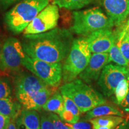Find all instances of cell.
Returning <instances> with one entry per match:
<instances>
[{
    "label": "cell",
    "mask_w": 129,
    "mask_h": 129,
    "mask_svg": "<svg viewBox=\"0 0 129 129\" xmlns=\"http://www.w3.org/2000/svg\"><path fill=\"white\" fill-rule=\"evenodd\" d=\"M73 41L70 30L55 28L43 33L25 35L22 44L30 57L59 63L68 55Z\"/></svg>",
    "instance_id": "1"
},
{
    "label": "cell",
    "mask_w": 129,
    "mask_h": 129,
    "mask_svg": "<svg viewBox=\"0 0 129 129\" xmlns=\"http://www.w3.org/2000/svg\"><path fill=\"white\" fill-rule=\"evenodd\" d=\"M48 3L49 0H21L5 15L8 28L14 34L23 31Z\"/></svg>",
    "instance_id": "2"
},
{
    "label": "cell",
    "mask_w": 129,
    "mask_h": 129,
    "mask_svg": "<svg viewBox=\"0 0 129 129\" xmlns=\"http://www.w3.org/2000/svg\"><path fill=\"white\" fill-rule=\"evenodd\" d=\"M60 90L62 95L68 97L74 102L81 113L88 112L106 102V99L101 93L80 79H75L64 84Z\"/></svg>",
    "instance_id": "3"
},
{
    "label": "cell",
    "mask_w": 129,
    "mask_h": 129,
    "mask_svg": "<svg viewBox=\"0 0 129 129\" xmlns=\"http://www.w3.org/2000/svg\"><path fill=\"white\" fill-rule=\"evenodd\" d=\"M73 20L71 31L85 37L96 30L111 29L114 26L112 20L98 7L75 11L73 12Z\"/></svg>",
    "instance_id": "4"
},
{
    "label": "cell",
    "mask_w": 129,
    "mask_h": 129,
    "mask_svg": "<svg viewBox=\"0 0 129 129\" xmlns=\"http://www.w3.org/2000/svg\"><path fill=\"white\" fill-rule=\"evenodd\" d=\"M91 53L86 37L74 40L62 67V77L66 83L75 80L84 70L89 63Z\"/></svg>",
    "instance_id": "5"
},
{
    "label": "cell",
    "mask_w": 129,
    "mask_h": 129,
    "mask_svg": "<svg viewBox=\"0 0 129 129\" xmlns=\"http://www.w3.org/2000/svg\"><path fill=\"white\" fill-rule=\"evenodd\" d=\"M23 66L47 85L57 87L60 84L62 78V67L60 62H47L31 58L26 54Z\"/></svg>",
    "instance_id": "6"
},
{
    "label": "cell",
    "mask_w": 129,
    "mask_h": 129,
    "mask_svg": "<svg viewBox=\"0 0 129 129\" xmlns=\"http://www.w3.org/2000/svg\"><path fill=\"white\" fill-rule=\"evenodd\" d=\"M22 43L15 38H8L0 52V65L3 70L17 71L23 66L26 56Z\"/></svg>",
    "instance_id": "7"
},
{
    "label": "cell",
    "mask_w": 129,
    "mask_h": 129,
    "mask_svg": "<svg viewBox=\"0 0 129 129\" xmlns=\"http://www.w3.org/2000/svg\"><path fill=\"white\" fill-rule=\"evenodd\" d=\"M57 5L48 4L38 14L24 30V34H37L47 32L57 26L59 20Z\"/></svg>",
    "instance_id": "8"
},
{
    "label": "cell",
    "mask_w": 129,
    "mask_h": 129,
    "mask_svg": "<svg viewBox=\"0 0 129 129\" xmlns=\"http://www.w3.org/2000/svg\"><path fill=\"white\" fill-rule=\"evenodd\" d=\"M129 67L106 64L100 75L98 84L105 96L109 97L114 93L118 83L123 79L127 78Z\"/></svg>",
    "instance_id": "9"
},
{
    "label": "cell",
    "mask_w": 129,
    "mask_h": 129,
    "mask_svg": "<svg viewBox=\"0 0 129 129\" xmlns=\"http://www.w3.org/2000/svg\"><path fill=\"white\" fill-rule=\"evenodd\" d=\"M47 85L37 76L25 74L17 78L16 81V96L21 104Z\"/></svg>",
    "instance_id": "10"
},
{
    "label": "cell",
    "mask_w": 129,
    "mask_h": 129,
    "mask_svg": "<svg viewBox=\"0 0 129 129\" xmlns=\"http://www.w3.org/2000/svg\"><path fill=\"white\" fill-rule=\"evenodd\" d=\"M91 52L108 53L115 43L116 35L111 29H102L94 31L86 37Z\"/></svg>",
    "instance_id": "11"
},
{
    "label": "cell",
    "mask_w": 129,
    "mask_h": 129,
    "mask_svg": "<svg viewBox=\"0 0 129 129\" xmlns=\"http://www.w3.org/2000/svg\"><path fill=\"white\" fill-rule=\"evenodd\" d=\"M106 14L114 23L120 26L129 16V0H99Z\"/></svg>",
    "instance_id": "12"
},
{
    "label": "cell",
    "mask_w": 129,
    "mask_h": 129,
    "mask_svg": "<svg viewBox=\"0 0 129 129\" xmlns=\"http://www.w3.org/2000/svg\"><path fill=\"white\" fill-rule=\"evenodd\" d=\"M109 63V54L108 53H93L88 65L79 76L87 83L97 81L103 68Z\"/></svg>",
    "instance_id": "13"
},
{
    "label": "cell",
    "mask_w": 129,
    "mask_h": 129,
    "mask_svg": "<svg viewBox=\"0 0 129 129\" xmlns=\"http://www.w3.org/2000/svg\"><path fill=\"white\" fill-rule=\"evenodd\" d=\"M18 129H40V118L35 110L24 108L17 117Z\"/></svg>",
    "instance_id": "14"
},
{
    "label": "cell",
    "mask_w": 129,
    "mask_h": 129,
    "mask_svg": "<svg viewBox=\"0 0 129 129\" xmlns=\"http://www.w3.org/2000/svg\"><path fill=\"white\" fill-rule=\"evenodd\" d=\"M50 91L47 87L40 90L22 104L24 108L30 110H38L43 108L50 96Z\"/></svg>",
    "instance_id": "15"
},
{
    "label": "cell",
    "mask_w": 129,
    "mask_h": 129,
    "mask_svg": "<svg viewBox=\"0 0 129 129\" xmlns=\"http://www.w3.org/2000/svg\"><path fill=\"white\" fill-rule=\"evenodd\" d=\"M106 115H118L122 117H125V114L123 112L121 111L118 108L104 104L96 106L87 112L85 119L90 121L94 118Z\"/></svg>",
    "instance_id": "16"
},
{
    "label": "cell",
    "mask_w": 129,
    "mask_h": 129,
    "mask_svg": "<svg viewBox=\"0 0 129 129\" xmlns=\"http://www.w3.org/2000/svg\"><path fill=\"white\" fill-rule=\"evenodd\" d=\"M20 105L13 101L12 98L0 99V114L14 121L20 114Z\"/></svg>",
    "instance_id": "17"
},
{
    "label": "cell",
    "mask_w": 129,
    "mask_h": 129,
    "mask_svg": "<svg viewBox=\"0 0 129 129\" xmlns=\"http://www.w3.org/2000/svg\"><path fill=\"white\" fill-rule=\"evenodd\" d=\"M115 43L120 48L121 52L129 63V35L127 32L125 24L121 28V30L115 33Z\"/></svg>",
    "instance_id": "18"
},
{
    "label": "cell",
    "mask_w": 129,
    "mask_h": 129,
    "mask_svg": "<svg viewBox=\"0 0 129 129\" xmlns=\"http://www.w3.org/2000/svg\"><path fill=\"white\" fill-rule=\"evenodd\" d=\"M43 108L48 112H54L59 115L64 108L63 96L59 93H55L48 98L43 106Z\"/></svg>",
    "instance_id": "19"
},
{
    "label": "cell",
    "mask_w": 129,
    "mask_h": 129,
    "mask_svg": "<svg viewBox=\"0 0 129 129\" xmlns=\"http://www.w3.org/2000/svg\"><path fill=\"white\" fill-rule=\"evenodd\" d=\"M125 120L124 117L118 115H106L96 117L90 120L92 125L111 127L115 128Z\"/></svg>",
    "instance_id": "20"
},
{
    "label": "cell",
    "mask_w": 129,
    "mask_h": 129,
    "mask_svg": "<svg viewBox=\"0 0 129 129\" xmlns=\"http://www.w3.org/2000/svg\"><path fill=\"white\" fill-rule=\"evenodd\" d=\"M95 0H53V4L59 7L69 10H79L85 7Z\"/></svg>",
    "instance_id": "21"
},
{
    "label": "cell",
    "mask_w": 129,
    "mask_h": 129,
    "mask_svg": "<svg viewBox=\"0 0 129 129\" xmlns=\"http://www.w3.org/2000/svg\"><path fill=\"white\" fill-rule=\"evenodd\" d=\"M109 62L112 61L120 66L129 67V63L122 55L116 43L113 45L109 51Z\"/></svg>",
    "instance_id": "22"
},
{
    "label": "cell",
    "mask_w": 129,
    "mask_h": 129,
    "mask_svg": "<svg viewBox=\"0 0 129 129\" xmlns=\"http://www.w3.org/2000/svg\"><path fill=\"white\" fill-rule=\"evenodd\" d=\"M128 92V85L127 78L123 79L118 83L115 89L114 93L115 96V102L118 105H120L125 99Z\"/></svg>",
    "instance_id": "23"
},
{
    "label": "cell",
    "mask_w": 129,
    "mask_h": 129,
    "mask_svg": "<svg viewBox=\"0 0 129 129\" xmlns=\"http://www.w3.org/2000/svg\"><path fill=\"white\" fill-rule=\"evenodd\" d=\"M63 98L64 102V109L68 111L69 112H72L74 115L77 117L80 118V111L77 105L74 103V102L69 98L68 97L62 95Z\"/></svg>",
    "instance_id": "24"
},
{
    "label": "cell",
    "mask_w": 129,
    "mask_h": 129,
    "mask_svg": "<svg viewBox=\"0 0 129 129\" xmlns=\"http://www.w3.org/2000/svg\"><path fill=\"white\" fill-rule=\"evenodd\" d=\"M11 87L7 81L0 79V99L7 98L10 96Z\"/></svg>",
    "instance_id": "25"
},
{
    "label": "cell",
    "mask_w": 129,
    "mask_h": 129,
    "mask_svg": "<svg viewBox=\"0 0 129 129\" xmlns=\"http://www.w3.org/2000/svg\"><path fill=\"white\" fill-rule=\"evenodd\" d=\"M48 116L52 121L55 129H71L67 124H64L61 120L60 118L58 117L56 114L50 113L48 114Z\"/></svg>",
    "instance_id": "26"
},
{
    "label": "cell",
    "mask_w": 129,
    "mask_h": 129,
    "mask_svg": "<svg viewBox=\"0 0 129 129\" xmlns=\"http://www.w3.org/2000/svg\"><path fill=\"white\" fill-rule=\"evenodd\" d=\"M40 129H55L48 116L43 115L40 119Z\"/></svg>",
    "instance_id": "27"
},
{
    "label": "cell",
    "mask_w": 129,
    "mask_h": 129,
    "mask_svg": "<svg viewBox=\"0 0 129 129\" xmlns=\"http://www.w3.org/2000/svg\"><path fill=\"white\" fill-rule=\"evenodd\" d=\"M67 125H68L70 128L74 129H91V124L84 121H78L72 124H67Z\"/></svg>",
    "instance_id": "28"
},
{
    "label": "cell",
    "mask_w": 129,
    "mask_h": 129,
    "mask_svg": "<svg viewBox=\"0 0 129 129\" xmlns=\"http://www.w3.org/2000/svg\"><path fill=\"white\" fill-rule=\"evenodd\" d=\"M10 121V118L0 114V129H7Z\"/></svg>",
    "instance_id": "29"
},
{
    "label": "cell",
    "mask_w": 129,
    "mask_h": 129,
    "mask_svg": "<svg viewBox=\"0 0 129 129\" xmlns=\"http://www.w3.org/2000/svg\"><path fill=\"white\" fill-rule=\"evenodd\" d=\"M119 105H120L121 108L122 110L125 112H128L129 114V90L125 99L122 101V102Z\"/></svg>",
    "instance_id": "30"
},
{
    "label": "cell",
    "mask_w": 129,
    "mask_h": 129,
    "mask_svg": "<svg viewBox=\"0 0 129 129\" xmlns=\"http://www.w3.org/2000/svg\"><path fill=\"white\" fill-rule=\"evenodd\" d=\"M21 0H0V3L4 8H8Z\"/></svg>",
    "instance_id": "31"
},
{
    "label": "cell",
    "mask_w": 129,
    "mask_h": 129,
    "mask_svg": "<svg viewBox=\"0 0 129 129\" xmlns=\"http://www.w3.org/2000/svg\"><path fill=\"white\" fill-rule=\"evenodd\" d=\"M114 129H129V117L125 118L124 121Z\"/></svg>",
    "instance_id": "32"
},
{
    "label": "cell",
    "mask_w": 129,
    "mask_h": 129,
    "mask_svg": "<svg viewBox=\"0 0 129 129\" xmlns=\"http://www.w3.org/2000/svg\"><path fill=\"white\" fill-rule=\"evenodd\" d=\"M93 129H114V128L111 127H107V126H101V125H92Z\"/></svg>",
    "instance_id": "33"
},
{
    "label": "cell",
    "mask_w": 129,
    "mask_h": 129,
    "mask_svg": "<svg viewBox=\"0 0 129 129\" xmlns=\"http://www.w3.org/2000/svg\"><path fill=\"white\" fill-rule=\"evenodd\" d=\"M7 129H17V127H16L15 124L14 123L13 121L12 120H11L10 122L9 127H8Z\"/></svg>",
    "instance_id": "34"
},
{
    "label": "cell",
    "mask_w": 129,
    "mask_h": 129,
    "mask_svg": "<svg viewBox=\"0 0 129 129\" xmlns=\"http://www.w3.org/2000/svg\"><path fill=\"white\" fill-rule=\"evenodd\" d=\"M125 27H126L127 33H128V35H129V17H128V20H127V23H125Z\"/></svg>",
    "instance_id": "35"
},
{
    "label": "cell",
    "mask_w": 129,
    "mask_h": 129,
    "mask_svg": "<svg viewBox=\"0 0 129 129\" xmlns=\"http://www.w3.org/2000/svg\"><path fill=\"white\" fill-rule=\"evenodd\" d=\"M127 82H128V90H129V69H128V75H127Z\"/></svg>",
    "instance_id": "36"
},
{
    "label": "cell",
    "mask_w": 129,
    "mask_h": 129,
    "mask_svg": "<svg viewBox=\"0 0 129 129\" xmlns=\"http://www.w3.org/2000/svg\"><path fill=\"white\" fill-rule=\"evenodd\" d=\"M71 129H74V128H71Z\"/></svg>",
    "instance_id": "37"
}]
</instances>
